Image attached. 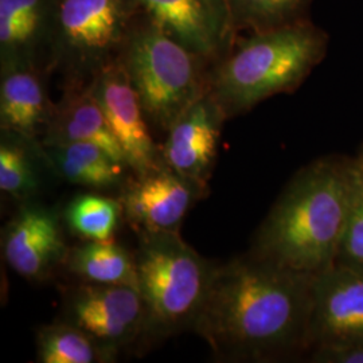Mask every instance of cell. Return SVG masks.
<instances>
[{
  "instance_id": "1",
  "label": "cell",
  "mask_w": 363,
  "mask_h": 363,
  "mask_svg": "<svg viewBox=\"0 0 363 363\" xmlns=\"http://www.w3.org/2000/svg\"><path fill=\"white\" fill-rule=\"evenodd\" d=\"M313 277L249 253L217 264L193 333L218 362L304 358Z\"/></svg>"
},
{
  "instance_id": "2",
  "label": "cell",
  "mask_w": 363,
  "mask_h": 363,
  "mask_svg": "<svg viewBox=\"0 0 363 363\" xmlns=\"http://www.w3.org/2000/svg\"><path fill=\"white\" fill-rule=\"evenodd\" d=\"M349 160L325 156L298 169L257 228L247 253L311 274L333 267L349 208Z\"/></svg>"
},
{
  "instance_id": "3",
  "label": "cell",
  "mask_w": 363,
  "mask_h": 363,
  "mask_svg": "<svg viewBox=\"0 0 363 363\" xmlns=\"http://www.w3.org/2000/svg\"><path fill=\"white\" fill-rule=\"evenodd\" d=\"M330 37L310 19L249 33L210 64L208 93L228 120L277 94L292 93L325 60Z\"/></svg>"
},
{
  "instance_id": "4",
  "label": "cell",
  "mask_w": 363,
  "mask_h": 363,
  "mask_svg": "<svg viewBox=\"0 0 363 363\" xmlns=\"http://www.w3.org/2000/svg\"><path fill=\"white\" fill-rule=\"evenodd\" d=\"M133 256L145 308L140 350L193 331L217 262L196 253L179 232L139 234Z\"/></svg>"
},
{
  "instance_id": "5",
  "label": "cell",
  "mask_w": 363,
  "mask_h": 363,
  "mask_svg": "<svg viewBox=\"0 0 363 363\" xmlns=\"http://www.w3.org/2000/svg\"><path fill=\"white\" fill-rule=\"evenodd\" d=\"M144 113L169 130L174 121L208 93L210 61L189 50L145 13L133 27L120 55Z\"/></svg>"
},
{
  "instance_id": "6",
  "label": "cell",
  "mask_w": 363,
  "mask_h": 363,
  "mask_svg": "<svg viewBox=\"0 0 363 363\" xmlns=\"http://www.w3.org/2000/svg\"><path fill=\"white\" fill-rule=\"evenodd\" d=\"M143 13L140 0H60L50 72L64 89L88 86L118 61Z\"/></svg>"
},
{
  "instance_id": "7",
  "label": "cell",
  "mask_w": 363,
  "mask_h": 363,
  "mask_svg": "<svg viewBox=\"0 0 363 363\" xmlns=\"http://www.w3.org/2000/svg\"><path fill=\"white\" fill-rule=\"evenodd\" d=\"M61 319L88 334L112 362L125 349H142L145 308L135 286L81 281L66 291Z\"/></svg>"
},
{
  "instance_id": "8",
  "label": "cell",
  "mask_w": 363,
  "mask_h": 363,
  "mask_svg": "<svg viewBox=\"0 0 363 363\" xmlns=\"http://www.w3.org/2000/svg\"><path fill=\"white\" fill-rule=\"evenodd\" d=\"M208 194V187L169 169L162 162L143 175H135L121 189L123 216L138 234L179 232L195 203Z\"/></svg>"
},
{
  "instance_id": "9",
  "label": "cell",
  "mask_w": 363,
  "mask_h": 363,
  "mask_svg": "<svg viewBox=\"0 0 363 363\" xmlns=\"http://www.w3.org/2000/svg\"><path fill=\"white\" fill-rule=\"evenodd\" d=\"M345 343H363V269L335 262L313 277L307 354Z\"/></svg>"
},
{
  "instance_id": "10",
  "label": "cell",
  "mask_w": 363,
  "mask_h": 363,
  "mask_svg": "<svg viewBox=\"0 0 363 363\" xmlns=\"http://www.w3.org/2000/svg\"><path fill=\"white\" fill-rule=\"evenodd\" d=\"M89 88L104 112L130 171L135 175H143L156 169L163 162L160 147L151 136L139 96L121 62L106 66L91 79Z\"/></svg>"
},
{
  "instance_id": "11",
  "label": "cell",
  "mask_w": 363,
  "mask_h": 363,
  "mask_svg": "<svg viewBox=\"0 0 363 363\" xmlns=\"http://www.w3.org/2000/svg\"><path fill=\"white\" fill-rule=\"evenodd\" d=\"M4 259L13 272L30 281H43L65 265L69 249L55 210L25 202L10 220L1 238Z\"/></svg>"
},
{
  "instance_id": "12",
  "label": "cell",
  "mask_w": 363,
  "mask_h": 363,
  "mask_svg": "<svg viewBox=\"0 0 363 363\" xmlns=\"http://www.w3.org/2000/svg\"><path fill=\"white\" fill-rule=\"evenodd\" d=\"M143 11L169 37L214 62L232 46L237 33L226 0H140Z\"/></svg>"
},
{
  "instance_id": "13",
  "label": "cell",
  "mask_w": 363,
  "mask_h": 363,
  "mask_svg": "<svg viewBox=\"0 0 363 363\" xmlns=\"http://www.w3.org/2000/svg\"><path fill=\"white\" fill-rule=\"evenodd\" d=\"M225 121L220 105L205 93L169 127L160 147L162 160L182 177L208 187Z\"/></svg>"
},
{
  "instance_id": "14",
  "label": "cell",
  "mask_w": 363,
  "mask_h": 363,
  "mask_svg": "<svg viewBox=\"0 0 363 363\" xmlns=\"http://www.w3.org/2000/svg\"><path fill=\"white\" fill-rule=\"evenodd\" d=\"M60 0H0V69L31 66L50 73Z\"/></svg>"
},
{
  "instance_id": "15",
  "label": "cell",
  "mask_w": 363,
  "mask_h": 363,
  "mask_svg": "<svg viewBox=\"0 0 363 363\" xmlns=\"http://www.w3.org/2000/svg\"><path fill=\"white\" fill-rule=\"evenodd\" d=\"M43 70L31 66L0 69V130L38 140L52 118L54 104Z\"/></svg>"
},
{
  "instance_id": "16",
  "label": "cell",
  "mask_w": 363,
  "mask_h": 363,
  "mask_svg": "<svg viewBox=\"0 0 363 363\" xmlns=\"http://www.w3.org/2000/svg\"><path fill=\"white\" fill-rule=\"evenodd\" d=\"M74 142L97 144L127 164L124 152L89 85L64 89L62 99L54 104L52 118L40 140L43 145Z\"/></svg>"
},
{
  "instance_id": "17",
  "label": "cell",
  "mask_w": 363,
  "mask_h": 363,
  "mask_svg": "<svg viewBox=\"0 0 363 363\" xmlns=\"http://www.w3.org/2000/svg\"><path fill=\"white\" fill-rule=\"evenodd\" d=\"M43 145V144H42ZM49 167L69 183L96 191L123 189L128 181L125 163L93 143H55L43 145Z\"/></svg>"
},
{
  "instance_id": "18",
  "label": "cell",
  "mask_w": 363,
  "mask_h": 363,
  "mask_svg": "<svg viewBox=\"0 0 363 363\" xmlns=\"http://www.w3.org/2000/svg\"><path fill=\"white\" fill-rule=\"evenodd\" d=\"M64 268L85 283L138 288L135 256L115 240L84 241L70 247Z\"/></svg>"
},
{
  "instance_id": "19",
  "label": "cell",
  "mask_w": 363,
  "mask_h": 363,
  "mask_svg": "<svg viewBox=\"0 0 363 363\" xmlns=\"http://www.w3.org/2000/svg\"><path fill=\"white\" fill-rule=\"evenodd\" d=\"M40 140L1 132L0 189L21 203L30 202L40 189L39 160L45 159Z\"/></svg>"
},
{
  "instance_id": "20",
  "label": "cell",
  "mask_w": 363,
  "mask_h": 363,
  "mask_svg": "<svg viewBox=\"0 0 363 363\" xmlns=\"http://www.w3.org/2000/svg\"><path fill=\"white\" fill-rule=\"evenodd\" d=\"M37 361L40 363L112 362L88 334L62 319L39 328Z\"/></svg>"
},
{
  "instance_id": "21",
  "label": "cell",
  "mask_w": 363,
  "mask_h": 363,
  "mask_svg": "<svg viewBox=\"0 0 363 363\" xmlns=\"http://www.w3.org/2000/svg\"><path fill=\"white\" fill-rule=\"evenodd\" d=\"M123 217L120 199L96 193L77 195L64 211L67 228L84 241L113 240Z\"/></svg>"
},
{
  "instance_id": "22",
  "label": "cell",
  "mask_w": 363,
  "mask_h": 363,
  "mask_svg": "<svg viewBox=\"0 0 363 363\" xmlns=\"http://www.w3.org/2000/svg\"><path fill=\"white\" fill-rule=\"evenodd\" d=\"M313 0H226L234 31L256 33L308 19Z\"/></svg>"
},
{
  "instance_id": "23",
  "label": "cell",
  "mask_w": 363,
  "mask_h": 363,
  "mask_svg": "<svg viewBox=\"0 0 363 363\" xmlns=\"http://www.w3.org/2000/svg\"><path fill=\"white\" fill-rule=\"evenodd\" d=\"M337 264L363 269V166L349 160V208Z\"/></svg>"
},
{
  "instance_id": "24",
  "label": "cell",
  "mask_w": 363,
  "mask_h": 363,
  "mask_svg": "<svg viewBox=\"0 0 363 363\" xmlns=\"http://www.w3.org/2000/svg\"><path fill=\"white\" fill-rule=\"evenodd\" d=\"M312 363H363V343H345L318 347L306 355Z\"/></svg>"
},
{
  "instance_id": "25",
  "label": "cell",
  "mask_w": 363,
  "mask_h": 363,
  "mask_svg": "<svg viewBox=\"0 0 363 363\" xmlns=\"http://www.w3.org/2000/svg\"><path fill=\"white\" fill-rule=\"evenodd\" d=\"M357 160L361 163L363 166V145L362 148H361V152H359V155L357 156Z\"/></svg>"
}]
</instances>
